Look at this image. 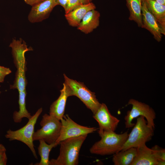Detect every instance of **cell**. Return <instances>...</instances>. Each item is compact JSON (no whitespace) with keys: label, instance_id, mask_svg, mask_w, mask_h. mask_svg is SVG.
<instances>
[{"label":"cell","instance_id":"cell-1","mask_svg":"<svg viewBox=\"0 0 165 165\" xmlns=\"http://www.w3.org/2000/svg\"><path fill=\"white\" fill-rule=\"evenodd\" d=\"M101 139L96 142L90 149L93 154L105 156L113 155L121 151L128 136V131L117 134L115 131L98 133Z\"/></svg>","mask_w":165,"mask_h":165},{"label":"cell","instance_id":"cell-2","mask_svg":"<svg viewBox=\"0 0 165 165\" xmlns=\"http://www.w3.org/2000/svg\"><path fill=\"white\" fill-rule=\"evenodd\" d=\"M87 135L70 138L61 141L60 153L56 159L50 160L49 165H76L81 147Z\"/></svg>","mask_w":165,"mask_h":165},{"label":"cell","instance_id":"cell-3","mask_svg":"<svg viewBox=\"0 0 165 165\" xmlns=\"http://www.w3.org/2000/svg\"><path fill=\"white\" fill-rule=\"evenodd\" d=\"M154 129L148 126L144 117L137 118L133 127L121 151L131 148H137L149 141L154 135Z\"/></svg>","mask_w":165,"mask_h":165},{"label":"cell","instance_id":"cell-4","mask_svg":"<svg viewBox=\"0 0 165 165\" xmlns=\"http://www.w3.org/2000/svg\"><path fill=\"white\" fill-rule=\"evenodd\" d=\"M42 111V108H39L28 119L27 124L24 127L16 130L9 129L7 131L5 135L6 138L9 141L17 140L26 145L37 159L38 157L34 148L33 137L35 132V125Z\"/></svg>","mask_w":165,"mask_h":165},{"label":"cell","instance_id":"cell-5","mask_svg":"<svg viewBox=\"0 0 165 165\" xmlns=\"http://www.w3.org/2000/svg\"><path fill=\"white\" fill-rule=\"evenodd\" d=\"M41 127L34 132L33 141L43 140L48 144L56 142L60 134L61 121L50 115L44 114L40 122Z\"/></svg>","mask_w":165,"mask_h":165},{"label":"cell","instance_id":"cell-6","mask_svg":"<svg viewBox=\"0 0 165 165\" xmlns=\"http://www.w3.org/2000/svg\"><path fill=\"white\" fill-rule=\"evenodd\" d=\"M65 82L70 88L72 96L79 98L94 114L101 105L94 92H91L83 82L70 79L64 74Z\"/></svg>","mask_w":165,"mask_h":165},{"label":"cell","instance_id":"cell-7","mask_svg":"<svg viewBox=\"0 0 165 165\" xmlns=\"http://www.w3.org/2000/svg\"><path fill=\"white\" fill-rule=\"evenodd\" d=\"M128 105H131L132 108L127 112L124 117L126 128L133 127L135 124L132 122L133 119L142 116L146 119L147 124L154 129L156 114L152 108L148 105L133 99L130 100Z\"/></svg>","mask_w":165,"mask_h":165},{"label":"cell","instance_id":"cell-8","mask_svg":"<svg viewBox=\"0 0 165 165\" xmlns=\"http://www.w3.org/2000/svg\"><path fill=\"white\" fill-rule=\"evenodd\" d=\"M60 121L61 128L59 136L56 141L58 145L66 139L88 135L98 129L95 127H88L80 125L73 121L67 114L64 115Z\"/></svg>","mask_w":165,"mask_h":165},{"label":"cell","instance_id":"cell-9","mask_svg":"<svg viewBox=\"0 0 165 165\" xmlns=\"http://www.w3.org/2000/svg\"><path fill=\"white\" fill-rule=\"evenodd\" d=\"M93 117L98 122L99 128L98 133L103 131H115L120 120L111 114L106 105L103 103Z\"/></svg>","mask_w":165,"mask_h":165},{"label":"cell","instance_id":"cell-10","mask_svg":"<svg viewBox=\"0 0 165 165\" xmlns=\"http://www.w3.org/2000/svg\"><path fill=\"white\" fill-rule=\"evenodd\" d=\"M58 5L57 0H45L33 6L28 15V20L31 23H35L46 19Z\"/></svg>","mask_w":165,"mask_h":165},{"label":"cell","instance_id":"cell-11","mask_svg":"<svg viewBox=\"0 0 165 165\" xmlns=\"http://www.w3.org/2000/svg\"><path fill=\"white\" fill-rule=\"evenodd\" d=\"M142 28L149 31L157 42L161 41L162 35L156 20L148 9L146 3L143 0L141 8Z\"/></svg>","mask_w":165,"mask_h":165},{"label":"cell","instance_id":"cell-12","mask_svg":"<svg viewBox=\"0 0 165 165\" xmlns=\"http://www.w3.org/2000/svg\"><path fill=\"white\" fill-rule=\"evenodd\" d=\"M63 85V88L60 91L61 94L60 96L51 105L49 111V115L60 120L64 115L68 97L72 96V91L69 87L64 82Z\"/></svg>","mask_w":165,"mask_h":165},{"label":"cell","instance_id":"cell-13","mask_svg":"<svg viewBox=\"0 0 165 165\" xmlns=\"http://www.w3.org/2000/svg\"><path fill=\"white\" fill-rule=\"evenodd\" d=\"M137 149L136 155L130 165H158V160L152 148L145 144Z\"/></svg>","mask_w":165,"mask_h":165},{"label":"cell","instance_id":"cell-14","mask_svg":"<svg viewBox=\"0 0 165 165\" xmlns=\"http://www.w3.org/2000/svg\"><path fill=\"white\" fill-rule=\"evenodd\" d=\"M9 47L12 49L14 62L16 68H26L24 54L27 51L32 50V48H28L26 43L20 38V40L13 39Z\"/></svg>","mask_w":165,"mask_h":165},{"label":"cell","instance_id":"cell-15","mask_svg":"<svg viewBox=\"0 0 165 165\" xmlns=\"http://www.w3.org/2000/svg\"><path fill=\"white\" fill-rule=\"evenodd\" d=\"M96 8L95 5L92 2L82 4L68 13L65 14V17L70 26L77 27L86 13Z\"/></svg>","mask_w":165,"mask_h":165},{"label":"cell","instance_id":"cell-16","mask_svg":"<svg viewBox=\"0 0 165 165\" xmlns=\"http://www.w3.org/2000/svg\"><path fill=\"white\" fill-rule=\"evenodd\" d=\"M100 14L95 9L90 10L85 15L77 29L85 34L92 32L99 25Z\"/></svg>","mask_w":165,"mask_h":165},{"label":"cell","instance_id":"cell-17","mask_svg":"<svg viewBox=\"0 0 165 165\" xmlns=\"http://www.w3.org/2000/svg\"><path fill=\"white\" fill-rule=\"evenodd\" d=\"M147 7L157 22L162 35H165V5L156 0H144Z\"/></svg>","mask_w":165,"mask_h":165},{"label":"cell","instance_id":"cell-18","mask_svg":"<svg viewBox=\"0 0 165 165\" xmlns=\"http://www.w3.org/2000/svg\"><path fill=\"white\" fill-rule=\"evenodd\" d=\"M130 12L129 19L135 22L138 26L142 27V4L143 0H126Z\"/></svg>","mask_w":165,"mask_h":165},{"label":"cell","instance_id":"cell-19","mask_svg":"<svg viewBox=\"0 0 165 165\" xmlns=\"http://www.w3.org/2000/svg\"><path fill=\"white\" fill-rule=\"evenodd\" d=\"M137 149L131 148L113 155L112 161L115 165H130L136 155Z\"/></svg>","mask_w":165,"mask_h":165},{"label":"cell","instance_id":"cell-20","mask_svg":"<svg viewBox=\"0 0 165 165\" xmlns=\"http://www.w3.org/2000/svg\"><path fill=\"white\" fill-rule=\"evenodd\" d=\"M19 110L18 111H15L14 112L13 116L14 122L17 123L21 122L23 118H26L29 119L31 118L32 116L31 114L28 112L26 108V90L19 91Z\"/></svg>","mask_w":165,"mask_h":165},{"label":"cell","instance_id":"cell-21","mask_svg":"<svg viewBox=\"0 0 165 165\" xmlns=\"http://www.w3.org/2000/svg\"><path fill=\"white\" fill-rule=\"evenodd\" d=\"M39 144L38 148V152L40 157L39 162L35 164V165H49V159L50 153L53 148L58 145L56 142L49 144L43 140L39 141Z\"/></svg>","mask_w":165,"mask_h":165},{"label":"cell","instance_id":"cell-22","mask_svg":"<svg viewBox=\"0 0 165 165\" xmlns=\"http://www.w3.org/2000/svg\"><path fill=\"white\" fill-rule=\"evenodd\" d=\"M26 69L25 68H17L13 84L10 86L11 89H17L18 92L26 90L27 83L25 73Z\"/></svg>","mask_w":165,"mask_h":165},{"label":"cell","instance_id":"cell-23","mask_svg":"<svg viewBox=\"0 0 165 165\" xmlns=\"http://www.w3.org/2000/svg\"><path fill=\"white\" fill-rule=\"evenodd\" d=\"M82 4L81 0H68L66 7L64 9L65 14L68 13Z\"/></svg>","mask_w":165,"mask_h":165},{"label":"cell","instance_id":"cell-24","mask_svg":"<svg viewBox=\"0 0 165 165\" xmlns=\"http://www.w3.org/2000/svg\"><path fill=\"white\" fill-rule=\"evenodd\" d=\"M154 151L158 160L160 161H165V149L155 145L151 148Z\"/></svg>","mask_w":165,"mask_h":165},{"label":"cell","instance_id":"cell-25","mask_svg":"<svg viewBox=\"0 0 165 165\" xmlns=\"http://www.w3.org/2000/svg\"><path fill=\"white\" fill-rule=\"evenodd\" d=\"M6 149L5 146L0 143V165H6L7 162Z\"/></svg>","mask_w":165,"mask_h":165},{"label":"cell","instance_id":"cell-26","mask_svg":"<svg viewBox=\"0 0 165 165\" xmlns=\"http://www.w3.org/2000/svg\"><path fill=\"white\" fill-rule=\"evenodd\" d=\"M11 72L9 68L0 66V82H3L6 76Z\"/></svg>","mask_w":165,"mask_h":165},{"label":"cell","instance_id":"cell-27","mask_svg":"<svg viewBox=\"0 0 165 165\" xmlns=\"http://www.w3.org/2000/svg\"><path fill=\"white\" fill-rule=\"evenodd\" d=\"M45 0H24L25 2L32 6Z\"/></svg>","mask_w":165,"mask_h":165},{"label":"cell","instance_id":"cell-28","mask_svg":"<svg viewBox=\"0 0 165 165\" xmlns=\"http://www.w3.org/2000/svg\"><path fill=\"white\" fill-rule=\"evenodd\" d=\"M68 1V0H57L58 5L61 6L64 9L66 7Z\"/></svg>","mask_w":165,"mask_h":165},{"label":"cell","instance_id":"cell-29","mask_svg":"<svg viewBox=\"0 0 165 165\" xmlns=\"http://www.w3.org/2000/svg\"><path fill=\"white\" fill-rule=\"evenodd\" d=\"M83 4H85L92 2L93 0H81Z\"/></svg>","mask_w":165,"mask_h":165},{"label":"cell","instance_id":"cell-30","mask_svg":"<svg viewBox=\"0 0 165 165\" xmlns=\"http://www.w3.org/2000/svg\"><path fill=\"white\" fill-rule=\"evenodd\" d=\"M159 4L165 5V0H155Z\"/></svg>","mask_w":165,"mask_h":165},{"label":"cell","instance_id":"cell-31","mask_svg":"<svg viewBox=\"0 0 165 165\" xmlns=\"http://www.w3.org/2000/svg\"><path fill=\"white\" fill-rule=\"evenodd\" d=\"M1 92L0 91V94H1Z\"/></svg>","mask_w":165,"mask_h":165},{"label":"cell","instance_id":"cell-32","mask_svg":"<svg viewBox=\"0 0 165 165\" xmlns=\"http://www.w3.org/2000/svg\"></svg>","mask_w":165,"mask_h":165}]
</instances>
